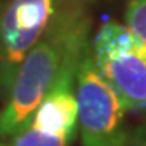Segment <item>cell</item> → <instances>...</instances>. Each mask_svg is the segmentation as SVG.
Instances as JSON below:
<instances>
[{
  "label": "cell",
  "mask_w": 146,
  "mask_h": 146,
  "mask_svg": "<svg viewBox=\"0 0 146 146\" xmlns=\"http://www.w3.org/2000/svg\"><path fill=\"white\" fill-rule=\"evenodd\" d=\"M94 3L96 0H54L49 21L19 64L0 109V137L17 134L64 66L81 60L90 43Z\"/></svg>",
  "instance_id": "6da1fadb"
},
{
  "label": "cell",
  "mask_w": 146,
  "mask_h": 146,
  "mask_svg": "<svg viewBox=\"0 0 146 146\" xmlns=\"http://www.w3.org/2000/svg\"><path fill=\"white\" fill-rule=\"evenodd\" d=\"M75 98L82 146H122L130 131L127 110L97 72L90 43L76 69Z\"/></svg>",
  "instance_id": "3957f363"
},
{
  "label": "cell",
  "mask_w": 146,
  "mask_h": 146,
  "mask_svg": "<svg viewBox=\"0 0 146 146\" xmlns=\"http://www.w3.org/2000/svg\"><path fill=\"white\" fill-rule=\"evenodd\" d=\"M72 140L58 136H51L35 130L30 125H24L17 134L11 137V145L8 146H69Z\"/></svg>",
  "instance_id": "5b68a950"
},
{
  "label": "cell",
  "mask_w": 146,
  "mask_h": 146,
  "mask_svg": "<svg viewBox=\"0 0 146 146\" xmlns=\"http://www.w3.org/2000/svg\"><path fill=\"white\" fill-rule=\"evenodd\" d=\"M125 27L134 35L136 39L146 45V0H127Z\"/></svg>",
  "instance_id": "8992f818"
},
{
  "label": "cell",
  "mask_w": 146,
  "mask_h": 146,
  "mask_svg": "<svg viewBox=\"0 0 146 146\" xmlns=\"http://www.w3.org/2000/svg\"><path fill=\"white\" fill-rule=\"evenodd\" d=\"M91 57L103 81L127 112H146V45L116 21L104 23L90 42Z\"/></svg>",
  "instance_id": "7a4b0ae2"
},
{
  "label": "cell",
  "mask_w": 146,
  "mask_h": 146,
  "mask_svg": "<svg viewBox=\"0 0 146 146\" xmlns=\"http://www.w3.org/2000/svg\"><path fill=\"white\" fill-rule=\"evenodd\" d=\"M0 146H8V145H5V143H2V142H0Z\"/></svg>",
  "instance_id": "ba28073f"
},
{
  "label": "cell",
  "mask_w": 146,
  "mask_h": 146,
  "mask_svg": "<svg viewBox=\"0 0 146 146\" xmlns=\"http://www.w3.org/2000/svg\"><path fill=\"white\" fill-rule=\"evenodd\" d=\"M122 146H146V125L130 130Z\"/></svg>",
  "instance_id": "52a82bcc"
},
{
  "label": "cell",
  "mask_w": 146,
  "mask_h": 146,
  "mask_svg": "<svg viewBox=\"0 0 146 146\" xmlns=\"http://www.w3.org/2000/svg\"><path fill=\"white\" fill-rule=\"evenodd\" d=\"M54 0H12L0 15V98L49 21Z\"/></svg>",
  "instance_id": "277c9868"
}]
</instances>
